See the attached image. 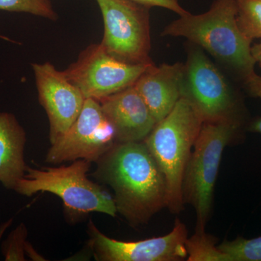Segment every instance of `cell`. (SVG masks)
Here are the masks:
<instances>
[{
  "mask_svg": "<svg viewBox=\"0 0 261 261\" xmlns=\"http://www.w3.org/2000/svg\"><path fill=\"white\" fill-rule=\"evenodd\" d=\"M96 163L94 177L112 188L117 212L133 227L166 207V181L144 141L116 143Z\"/></svg>",
  "mask_w": 261,
  "mask_h": 261,
  "instance_id": "1",
  "label": "cell"
},
{
  "mask_svg": "<svg viewBox=\"0 0 261 261\" xmlns=\"http://www.w3.org/2000/svg\"><path fill=\"white\" fill-rule=\"evenodd\" d=\"M236 0H216L210 10L200 15L180 16L163 29V37H185L202 47L245 82L255 73L256 62L252 41L237 23Z\"/></svg>",
  "mask_w": 261,
  "mask_h": 261,
  "instance_id": "2",
  "label": "cell"
},
{
  "mask_svg": "<svg viewBox=\"0 0 261 261\" xmlns=\"http://www.w3.org/2000/svg\"><path fill=\"white\" fill-rule=\"evenodd\" d=\"M202 123L192 105L180 98L144 140L164 176L166 207L173 214L183 210L184 175Z\"/></svg>",
  "mask_w": 261,
  "mask_h": 261,
  "instance_id": "3",
  "label": "cell"
},
{
  "mask_svg": "<svg viewBox=\"0 0 261 261\" xmlns=\"http://www.w3.org/2000/svg\"><path fill=\"white\" fill-rule=\"evenodd\" d=\"M91 162L77 160L68 166L43 167L27 166L25 176L14 190L20 195L31 197L37 192H49L63 202L70 219L76 221L91 213H101L116 217V207L113 196L87 176Z\"/></svg>",
  "mask_w": 261,
  "mask_h": 261,
  "instance_id": "4",
  "label": "cell"
},
{
  "mask_svg": "<svg viewBox=\"0 0 261 261\" xmlns=\"http://www.w3.org/2000/svg\"><path fill=\"white\" fill-rule=\"evenodd\" d=\"M240 122H204L184 175L185 203L195 208L196 231H203L212 207L215 185L223 152L236 137Z\"/></svg>",
  "mask_w": 261,
  "mask_h": 261,
  "instance_id": "5",
  "label": "cell"
},
{
  "mask_svg": "<svg viewBox=\"0 0 261 261\" xmlns=\"http://www.w3.org/2000/svg\"><path fill=\"white\" fill-rule=\"evenodd\" d=\"M181 98L204 122H240L239 102L224 75L199 48L189 51L182 74Z\"/></svg>",
  "mask_w": 261,
  "mask_h": 261,
  "instance_id": "6",
  "label": "cell"
},
{
  "mask_svg": "<svg viewBox=\"0 0 261 261\" xmlns=\"http://www.w3.org/2000/svg\"><path fill=\"white\" fill-rule=\"evenodd\" d=\"M104 22L100 44L130 64H151L150 8L132 0H96Z\"/></svg>",
  "mask_w": 261,
  "mask_h": 261,
  "instance_id": "7",
  "label": "cell"
},
{
  "mask_svg": "<svg viewBox=\"0 0 261 261\" xmlns=\"http://www.w3.org/2000/svg\"><path fill=\"white\" fill-rule=\"evenodd\" d=\"M151 64H130L113 58L100 44H91L64 70L86 99L99 101L133 87Z\"/></svg>",
  "mask_w": 261,
  "mask_h": 261,
  "instance_id": "8",
  "label": "cell"
},
{
  "mask_svg": "<svg viewBox=\"0 0 261 261\" xmlns=\"http://www.w3.org/2000/svg\"><path fill=\"white\" fill-rule=\"evenodd\" d=\"M116 143L114 128L100 103L89 98L74 123L51 144L45 161L51 164L77 160L97 162Z\"/></svg>",
  "mask_w": 261,
  "mask_h": 261,
  "instance_id": "9",
  "label": "cell"
},
{
  "mask_svg": "<svg viewBox=\"0 0 261 261\" xmlns=\"http://www.w3.org/2000/svg\"><path fill=\"white\" fill-rule=\"evenodd\" d=\"M89 247L97 261H180L187 258V229L181 220L164 236L140 241L114 240L101 232L90 220Z\"/></svg>",
  "mask_w": 261,
  "mask_h": 261,
  "instance_id": "10",
  "label": "cell"
},
{
  "mask_svg": "<svg viewBox=\"0 0 261 261\" xmlns=\"http://www.w3.org/2000/svg\"><path fill=\"white\" fill-rule=\"evenodd\" d=\"M39 103L49 122V140L55 143L74 123L86 98L78 87L49 63L32 64Z\"/></svg>",
  "mask_w": 261,
  "mask_h": 261,
  "instance_id": "11",
  "label": "cell"
},
{
  "mask_svg": "<svg viewBox=\"0 0 261 261\" xmlns=\"http://www.w3.org/2000/svg\"><path fill=\"white\" fill-rule=\"evenodd\" d=\"M103 113L112 125L118 143L142 142L157 121L135 87L99 101Z\"/></svg>",
  "mask_w": 261,
  "mask_h": 261,
  "instance_id": "12",
  "label": "cell"
},
{
  "mask_svg": "<svg viewBox=\"0 0 261 261\" xmlns=\"http://www.w3.org/2000/svg\"><path fill=\"white\" fill-rule=\"evenodd\" d=\"M184 64L152 65L136 82L135 87L158 122L172 111L181 98Z\"/></svg>",
  "mask_w": 261,
  "mask_h": 261,
  "instance_id": "13",
  "label": "cell"
},
{
  "mask_svg": "<svg viewBox=\"0 0 261 261\" xmlns=\"http://www.w3.org/2000/svg\"><path fill=\"white\" fill-rule=\"evenodd\" d=\"M27 134L11 113H0V183L7 190H14L25 176L24 159Z\"/></svg>",
  "mask_w": 261,
  "mask_h": 261,
  "instance_id": "14",
  "label": "cell"
},
{
  "mask_svg": "<svg viewBox=\"0 0 261 261\" xmlns=\"http://www.w3.org/2000/svg\"><path fill=\"white\" fill-rule=\"evenodd\" d=\"M216 240L203 231H195L187 238L186 249L188 261H229L227 255L216 246Z\"/></svg>",
  "mask_w": 261,
  "mask_h": 261,
  "instance_id": "15",
  "label": "cell"
},
{
  "mask_svg": "<svg viewBox=\"0 0 261 261\" xmlns=\"http://www.w3.org/2000/svg\"><path fill=\"white\" fill-rule=\"evenodd\" d=\"M237 23L242 34L253 41L261 38V0H236Z\"/></svg>",
  "mask_w": 261,
  "mask_h": 261,
  "instance_id": "16",
  "label": "cell"
},
{
  "mask_svg": "<svg viewBox=\"0 0 261 261\" xmlns=\"http://www.w3.org/2000/svg\"><path fill=\"white\" fill-rule=\"evenodd\" d=\"M218 247L229 261H261V236L250 240L239 237Z\"/></svg>",
  "mask_w": 261,
  "mask_h": 261,
  "instance_id": "17",
  "label": "cell"
},
{
  "mask_svg": "<svg viewBox=\"0 0 261 261\" xmlns=\"http://www.w3.org/2000/svg\"><path fill=\"white\" fill-rule=\"evenodd\" d=\"M0 10L30 13L53 20L58 19L50 0H0Z\"/></svg>",
  "mask_w": 261,
  "mask_h": 261,
  "instance_id": "18",
  "label": "cell"
},
{
  "mask_svg": "<svg viewBox=\"0 0 261 261\" xmlns=\"http://www.w3.org/2000/svg\"><path fill=\"white\" fill-rule=\"evenodd\" d=\"M28 229L21 223L10 232L2 244V253L6 261H25Z\"/></svg>",
  "mask_w": 261,
  "mask_h": 261,
  "instance_id": "19",
  "label": "cell"
},
{
  "mask_svg": "<svg viewBox=\"0 0 261 261\" xmlns=\"http://www.w3.org/2000/svg\"><path fill=\"white\" fill-rule=\"evenodd\" d=\"M245 89L253 97L261 99V76L256 73L250 75L243 82ZM250 132L261 134V118L255 120L250 127Z\"/></svg>",
  "mask_w": 261,
  "mask_h": 261,
  "instance_id": "20",
  "label": "cell"
},
{
  "mask_svg": "<svg viewBox=\"0 0 261 261\" xmlns=\"http://www.w3.org/2000/svg\"><path fill=\"white\" fill-rule=\"evenodd\" d=\"M132 1L149 8L152 7L166 8L174 12L179 16H184L189 13L188 11L182 8L178 3V0H132Z\"/></svg>",
  "mask_w": 261,
  "mask_h": 261,
  "instance_id": "21",
  "label": "cell"
},
{
  "mask_svg": "<svg viewBox=\"0 0 261 261\" xmlns=\"http://www.w3.org/2000/svg\"><path fill=\"white\" fill-rule=\"evenodd\" d=\"M25 254L33 260H45L44 257L38 254V252L34 250V247L29 242H27L25 245Z\"/></svg>",
  "mask_w": 261,
  "mask_h": 261,
  "instance_id": "22",
  "label": "cell"
},
{
  "mask_svg": "<svg viewBox=\"0 0 261 261\" xmlns=\"http://www.w3.org/2000/svg\"><path fill=\"white\" fill-rule=\"evenodd\" d=\"M252 56L261 68V41L251 47Z\"/></svg>",
  "mask_w": 261,
  "mask_h": 261,
  "instance_id": "23",
  "label": "cell"
},
{
  "mask_svg": "<svg viewBox=\"0 0 261 261\" xmlns=\"http://www.w3.org/2000/svg\"><path fill=\"white\" fill-rule=\"evenodd\" d=\"M13 222V218H11V219H8V221H5V222L2 223L0 224V240H1L6 230L11 226Z\"/></svg>",
  "mask_w": 261,
  "mask_h": 261,
  "instance_id": "24",
  "label": "cell"
}]
</instances>
